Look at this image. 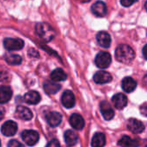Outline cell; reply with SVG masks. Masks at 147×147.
<instances>
[{"mask_svg":"<svg viewBox=\"0 0 147 147\" xmlns=\"http://www.w3.org/2000/svg\"><path fill=\"white\" fill-rule=\"evenodd\" d=\"M115 58L121 63L130 64L135 58V53L130 46L121 44L115 50Z\"/></svg>","mask_w":147,"mask_h":147,"instance_id":"6da1fadb","label":"cell"},{"mask_svg":"<svg viewBox=\"0 0 147 147\" xmlns=\"http://www.w3.org/2000/svg\"><path fill=\"white\" fill-rule=\"evenodd\" d=\"M35 31L38 36L46 42L51 41L55 37V31L47 22H39L35 26Z\"/></svg>","mask_w":147,"mask_h":147,"instance_id":"7a4b0ae2","label":"cell"},{"mask_svg":"<svg viewBox=\"0 0 147 147\" xmlns=\"http://www.w3.org/2000/svg\"><path fill=\"white\" fill-rule=\"evenodd\" d=\"M111 62H112L111 55L108 52H103V51L98 53L95 59V63L96 66L101 69L108 68L110 65Z\"/></svg>","mask_w":147,"mask_h":147,"instance_id":"3957f363","label":"cell"},{"mask_svg":"<svg viewBox=\"0 0 147 147\" xmlns=\"http://www.w3.org/2000/svg\"><path fill=\"white\" fill-rule=\"evenodd\" d=\"M3 46L8 51H17L22 49L24 41L17 38H6L3 40Z\"/></svg>","mask_w":147,"mask_h":147,"instance_id":"277c9868","label":"cell"},{"mask_svg":"<svg viewBox=\"0 0 147 147\" xmlns=\"http://www.w3.org/2000/svg\"><path fill=\"white\" fill-rule=\"evenodd\" d=\"M39 134L34 130H25L22 133V140L29 146H34L39 140Z\"/></svg>","mask_w":147,"mask_h":147,"instance_id":"5b68a950","label":"cell"},{"mask_svg":"<svg viewBox=\"0 0 147 147\" xmlns=\"http://www.w3.org/2000/svg\"><path fill=\"white\" fill-rule=\"evenodd\" d=\"M127 129L133 134H141L145 130L144 124L137 119H129L127 122Z\"/></svg>","mask_w":147,"mask_h":147,"instance_id":"8992f818","label":"cell"},{"mask_svg":"<svg viewBox=\"0 0 147 147\" xmlns=\"http://www.w3.org/2000/svg\"><path fill=\"white\" fill-rule=\"evenodd\" d=\"M1 132L4 136H13L17 132V124L13 121H8L3 124L1 127Z\"/></svg>","mask_w":147,"mask_h":147,"instance_id":"52a82bcc","label":"cell"},{"mask_svg":"<svg viewBox=\"0 0 147 147\" xmlns=\"http://www.w3.org/2000/svg\"><path fill=\"white\" fill-rule=\"evenodd\" d=\"M94 82L98 84H109L112 81L113 78L111 74L108 71H99L95 73L93 77Z\"/></svg>","mask_w":147,"mask_h":147,"instance_id":"ba28073f","label":"cell"},{"mask_svg":"<svg viewBox=\"0 0 147 147\" xmlns=\"http://www.w3.org/2000/svg\"><path fill=\"white\" fill-rule=\"evenodd\" d=\"M100 110L103 118L107 121H110L115 117V111L109 102L103 101L100 104Z\"/></svg>","mask_w":147,"mask_h":147,"instance_id":"9c48e42d","label":"cell"},{"mask_svg":"<svg viewBox=\"0 0 147 147\" xmlns=\"http://www.w3.org/2000/svg\"><path fill=\"white\" fill-rule=\"evenodd\" d=\"M61 102H62L63 106L67 109L72 108L76 102L75 96H74V94L72 93V91L65 90L61 96Z\"/></svg>","mask_w":147,"mask_h":147,"instance_id":"30bf717a","label":"cell"},{"mask_svg":"<svg viewBox=\"0 0 147 147\" xmlns=\"http://www.w3.org/2000/svg\"><path fill=\"white\" fill-rule=\"evenodd\" d=\"M91 11L96 16H105L107 14V5L102 1H97L92 5Z\"/></svg>","mask_w":147,"mask_h":147,"instance_id":"8fae6325","label":"cell"},{"mask_svg":"<svg viewBox=\"0 0 147 147\" xmlns=\"http://www.w3.org/2000/svg\"><path fill=\"white\" fill-rule=\"evenodd\" d=\"M96 40L98 44L103 48H109L111 45V37L109 33L101 31L96 34Z\"/></svg>","mask_w":147,"mask_h":147,"instance_id":"7c38bea8","label":"cell"},{"mask_svg":"<svg viewBox=\"0 0 147 147\" xmlns=\"http://www.w3.org/2000/svg\"><path fill=\"white\" fill-rule=\"evenodd\" d=\"M112 102L117 109H122L127 104V97L122 93H117L112 97Z\"/></svg>","mask_w":147,"mask_h":147,"instance_id":"4fadbf2b","label":"cell"},{"mask_svg":"<svg viewBox=\"0 0 147 147\" xmlns=\"http://www.w3.org/2000/svg\"><path fill=\"white\" fill-rule=\"evenodd\" d=\"M70 124L76 130H82L84 127V120L79 114H72L70 117Z\"/></svg>","mask_w":147,"mask_h":147,"instance_id":"5bb4252c","label":"cell"},{"mask_svg":"<svg viewBox=\"0 0 147 147\" xmlns=\"http://www.w3.org/2000/svg\"><path fill=\"white\" fill-rule=\"evenodd\" d=\"M16 115L17 118L23 121H29L33 118V114L31 110L24 106H18L16 108Z\"/></svg>","mask_w":147,"mask_h":147,"instance_id":"9a60e30c","label":"cell"},{"mask_svg":"<svg viewBox=\"0 0 147 147\" xmlns=\"http://www.w3.org/2000/svg\"><path fill=\"white\" fill-rule=\"evenodd\" d=\"M46 120L51 127H55L61 123L62 115L58 112H50L46 115Z\"/></svg>","mask_w":147,"mask_h":147,"instance_id":"2e32d148","label":"cell"},{"mask_svg":"<svg viewBox=\"0 0 147 147\" xmlns=\"http://www.w3.org/2000/svg\"><path fill=\"white\" fill-rule=\"evenodd\" d=\"M136 86H137V83L136 81L131 78V77H127L125 78L122 82H121V87H122V90L125 91V92H127V93H131L133 92L135 89H136Z\"/></svg>","mask_w":147,"mask_h":147,"instance_id":"e0dca14e","label":"cell"},{"mask_svg":"<svg viewBox=\"0 0 147 147\" xmlns=\"http://www.w3.org/2000/svg\"><path fill=\"white\" fill-rule=\"evenodd\" d=\"M24 101L28 104L35 105V104H37V103L40 102V94L37 91L31 90V91H28V93L25 94V96H24Z\"/></svg>","mask_w":147,"mask_h":147,"instance_id":"ac0fdd59","label":"cell"},{"mask_svg":"<svg viewBox=\"0 0 147 147\" xmlns=\"http://www.w3.org/2000/svg\"><path fill=\"white\" fill-rule=\"evenodd\" d=\"M12 97V90L10 87L3 85L0 87V103L8 102Z\"/></svg>","mask_w":147,"mask_h":147,"instance_id":"d6986e66","label":"cell"},{"mask_svg":"<svg viewBox=\"0 0 147 147\" xmlns=\"http://www.w3.org/2000/svg\"><path fill=\"white\" fill-rule=\"evenodd\" d=\"M118 145L121 147H139L140 143L137 140H134L129 136H123L119 141Z\"/></svg>","mask_w":147,"mask_h":147,"instance_id":"ffe728a7","label":"cell"},{"mask_svg":"<svg viewBox=\"0 0 147 147\" xmlns=\"http://www.w3.org/2000/svg\"><path fill=\"white\" fill-rule=\"evenodd\" d=\"M106 144L105 135L102 133H96L92 138L91 146L92 147H104Z\"/></svg>","mask_w":147,"mask_h":147,"instance_id":"44dd1931","label":"cell"},{"mask_svg":"<svg viewBox=\"0 0 147 147\" xmlns=\"http://www.w3.org/2000/svg\"><path fill=\"white\" fill-rule=\"evenodd\" d=\"M78 137L75 132H73L71 130H67L65 133V141L67 146H75L78 143Z\"/></svg>","mask_w":147,"mask_h":147,"instance_id":"7402d4cb","label":"cell"},{"mask_svg":"<svg viewBox=\"0 0 147 147\" xmlns=\"http://www.w3.org/2000/svg\"><path fill=\"white\" fill-rule=\"evenodd\" d=\"M43 88H44V90L46 91V93L53 95V94H56L61 89V86L59 84H56L54 82L47 81V82L44 83Z\"/></svg>","mask_w":147,"mask_h":147,"instance_id":"603a6c76","label":"cell"},{"mask_svg":"<svg viewBox=\"0 0 147 147\" xmlns=\"http://www.w3.org/2000/svg\"><path fill=\"white\" fill-rule=\"evenodd\" d=\"M67 76L61 68H57L51 73V78L53 82H61L66 79Z\"/></svg>","mask_w":147,"mask_h":147,"instance_id":"cb8c5ba5","label":"cell"},{"mask_svg":"<svg viewBox=\"0 0 147 147\" xmlns=\"http://www.w3.org/2000/svg\"><path fill=\"white\" fill-rule=\"evenodd\" d=\"M5 60L10 65H18L22 63V59L20 55L9 53L5 56Z\"/></svg>","mask_w":147,"mask_h":147,"instance_id":"d4e9b609","label":"cell"},{"mask_svg":"<svg viewBox=\"0 0 147 147\" xmlns=\"http://www.w3.org/2000/svg\"><path fill=\"white\" fill-rule=\"evenodd\" d=\"M136 2H138V0H121V4L124 7H130Z\"/></svg>","mask_w":147,"mask_h":147,"instance_id":"484cf974","label":"cell"},{"mask_svg":"<svg viewBox=\"0 0 147 147\" xmlns=\"http://www.w3.org/2000/svg\"><path fill=\"white\" fill-rule=\"evenodd\" d=\"M8 147H24L22 143H20L19 141L16 140H12L8 143Z\"/></svg>","mask_w":147,"mask_h":147,"instance_id":"4316f807","label":"cell"},{"mask_svg":"<svg viewBox=\"0 0 147 147\" xmlns=\"http://www.w3.org/2000/svg\"><path fill=\"white\" fill-rule=\"evenodd\" d=\"M46 147H60V144H59V142L58 140H51V141L47 145V146Z\"/></svg>","mask_w":147,"mask_h":147,"instance_id":"83f0119b","label":"cell"},{"mask_svg":"<svg viewBox=\"0 0 147 147\" xmlns=\"http://www.w3.org/2000/svg\"><path fill=\"white\" fill-rule=\"evenodd\" d=\"M140 112H141V114H142L143 115L147 116V102L142 104V105L140 106Z\"/></svg>","mask_w":147,"mask_h":147,"instance_id":"f1b7e54d","label":"cell"},{"mask_svg":"<svg viewBox=\"0 0 147 147\" xmlns=\"http://www.w3.org/2000/svg\"><path fill=\"white\" fill-rule=\"evenodd\" d=\"M28 54L31 56V57H39V53H38V52L36 51V50H34V49H29V51H28Z\"/></svg>","mask_w":147,"mask_h":147,"instance_id":"f546056e","label":"cell"},{"mask_svg":"<svg viewBox=\"0 0 147 147\" xmlns=\"http://www.w3.org/2000/svg\"><path fill=\"white\" fill-rule=\"evenodd\" d=\"M4 113H5L4 109L2 106H0V121L3 120V118L4 117Z\"/></svg>","mask_w":147,"mask_h":147,"instance_id":"4dcf8cb0","label":"cell"},{"mask_svg":"<svg viewBox=\"0 0 147 147\" xmlns=\"http://www.w3.org/2000/svg\"><path fill=\"white\" fill-rule=\"evenodd\" d=\"M142 53H143V56L144 58L147 60V44L143 47V50H142Z\"/></svg>","mask_w":147,"mask_h":147,"instance_id":"1f68e13d","label":"cell"},{"mask_svg":"<svg viewBox=\"0 0 147 147\" xmlns=\"http://www.w3.org/2000/svg\"><path fill=\"white\" fill-rule=\"evenodd\" d=\"M143 84L145 85V87L147 88V74H146V76L143 78Z\"/></svg>","mask_w":147,"mask_h":147,"instance_id":"d6a6232c","label":"cell"},{"mask_svg":"<svg viewBox=\"0 0 147 147\" xmlns=\"http://www.w3.org/2000/svg\"><path fill=\"white\" fill-rule=\"evenodd\" d=\"M78 1H80V2H82V3H88V2H90V0H78Z\"/></svg>","mask_w":147,"mask_h":147,"instance_id":"836d02e7","label":"cell"},{"mask_svg":"<svg viewBox=\"0 0 147 147\" xmlns=\"http://www.w3.org/2000/svg\"><path fill=\"white\" fill-rule=\"evenodd\" d=\"M145 7H146V9L147 11V1L146 2V3H145Z\"/></svg>","mask_w":147,"mask_h":147,"instance_id":"e575fe53","label":"cell"},{"mask_svg":"<svg viewBox=\"0 0 147 147\" xmlns=\"http://www.w3.org/2000/svg\"><path fill=\"white\" fill-rule=\"evenodd\" d=\"M0 147H1V141H0Z\"/></svg>","mask_w":147,"mask_h":147,"instance_id":"d590c367","label":"cell"}]
</instances>
